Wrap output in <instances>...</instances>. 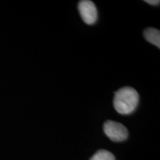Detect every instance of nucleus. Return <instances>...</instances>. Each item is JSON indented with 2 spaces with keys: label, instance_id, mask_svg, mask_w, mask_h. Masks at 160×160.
Here are the masks:
<instances>
[{
  "label": "nucleus",
  "instance_id": "f03ea898",
  "mask_svg": "<svg viewBox=\"0 0 160 160\" xmlns=\"http://www.w3.org/2000/svg\"><path fill=\"white\" fill-rule=\"evenodd\" d=\"M103 130L106 136L113 142L125 141L128 137V131L125 126L122 124L112 120L105 122Z\"/></svg>",
  "mask_w": 160,
  "mask_h": 160
},
{
  "label": "nucleus",
  "instance_id": "f257e3e1",
  "mask_svg": "<svg viewBox=\"0 0 160 160\" xmlns=\"http://www.w3.org/2000/svg\"><path fill=\"white\" fill-rule=\"evenodd\" d=\"M137 91L131 87H124L115 92L113 106L118 113L128 115L133 113L139 104Z\"/></svg>",
  "mask_w": 160,
  "mask_h": 160
},
{
  "label": "nucleus",
  "instance_id": "423d86ee",
  "mask_svg": "<svg viewBox=\"0 0 160 160\" xmlns=\"http://www.w3.org/2000/svg\"><path fill=\"white\" fill-rule=\"evenodd\" d=\"M145 2L148 3L150 5H159L160 2L159 0H146Z\"/></svg>",
  "mask_w": 160,
  "mask_h": 160
},
{
  "label": "nucleus",
  "instance_id": "7ed1b4c3",
  "mask_svg": "<svg viewBox=\"0 0 160 160\" xmlns=\"http://www.w3.org/2000/svg\"><path fill=\"white\" fill-rule=\"evenodd\" d=\"M80 16L88 25H93L97 20V9L94 3L89 0H82L78 4Z\"/></svg>",
  "mask_w": 160,
  "mask_h": 160
},
{
  "label": "nucleus",
  "instance_id": "20e7f679",
  "mask_svg": "<svg viewBox=\"0 0 160 160\" xmlns=\"http://www.w3.org/2000/svg\"><path fill=\"white\" fill-rule=\"evenodd\" d=\"M143 35L145 39L150 43L153 44L160 48V31L159 30L153 28H146L143 32Z\"/></svg>",
  "mask_w": 160,
  "mask_h": 160
},
{
  "label": "nucleus",
  "instance_id": "39448f33",
  "mask_svg": "<svg viewBox=\"0 0 160 160\" xmlns=\"http://www.w3.org/2000/svg\"><path fill=\"white\" fill-rule=\"evenodd\" d=\"M90 160H116V159L114 155L111 152L105 150H99L96 152Z\"/></svg>",
  "mask_w": 160,
  "mask_h": 160
}]
</instances>
